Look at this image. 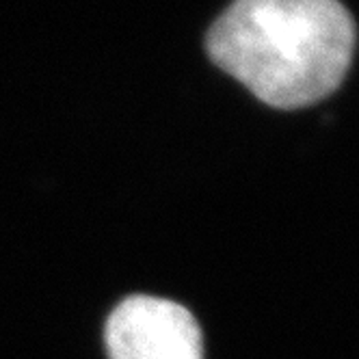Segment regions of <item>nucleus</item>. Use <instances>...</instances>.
Returning <instances> with one entry per match:
<instances>
[{"mask_svg":"<svg viewBox=\"0 0 359 359\" xmlns=\"http://www.w3.org/2000/svg\"><path fill=\"white\" fill-rule=\"evenodd\" d=\"M210 59L273 109H303L336 91L355 53L340 0H234L210 27Z\"/></svg>","mask_w":359,"mask_h":359,"instance_id":"f257e3e1","label":"nucleus"},{"mask_svg":"<svg viewBox=\"0 0 359 359\" xmlns=\"http://www.w3.org/2000/svg\"><path fill=\"white\" fill-rule=\"evenodd\" d=\"M104 340L109 359H203L195 316L158 297L121 301L107 320Z\"/></svg>","mask_w":359,"mask_h":359,"instance_id":"f03ea898","label":"nucleus"}]
</instances>
